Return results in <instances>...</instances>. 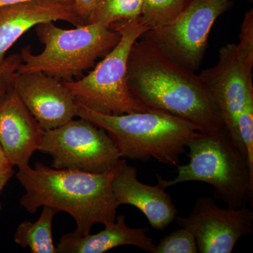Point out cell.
Instances as JSON below:
<instances>
[{"mask_svg":"<svg viewBox=\"0 0 253 253\" xmlns=\"http://www.w3.org/2000/svg\"><path fill=\"white\" fill-rule=\"evenodd\" d=\"M127 83L146 107L181 118L199 132L211 134L224 126L199 76L169 59L144 35L129 53Z\"/></svg>","mask_w":253,"mask_h":253,"instance_id":"6da1fadb","label":"cell"},{"mask_svg":"<svg viewBox=\"0 0 253 253\" xmlns=\"http://www.w3.org/2000/svg\"><path fill=\"white\" fill-rule=\"evenodd\" d=\"M111 172L90 173L55 169L41 163L36 167H18L16 177L26 190L20 205L30 213L49 206L71 214L83 235L90 234L96 224L106 226L116 220L119 207L111 182Z\"/></svg>","mask_w":253,"mask_h":253,"instance_id":"7a4b0ae2","label":"cell"},{"mask_svg":"<svg viewBox=\"0 0 253 253\" xmlns=\"http://www.w3.org/2000/svg\"><path fill=\"white\" fill-rule=\"evenodd\" d=\"M76 116L107 131L121 158L142 162L153 158L178 166L186 144L198 133L191 123L157 110L106 115L77 104Z\"/></svg>","mask_w":253,"mask_h":253,"instance_id":"3957f363","label":"cell"},{"mask_svg":"<svg viewBox=\"0 0 253 253\" xmlns=\"http://www.w3.org/2000/svg\"><path fill=\"white\" fill-rule=\"evenodd\" d=\"M186 148L189 163L176 166L177 174L171 180L157 174L158 185L167 189L180 183L201 181L212 185L214 197L228 208L253 205V169L225 126L211 134L198 131Z\"/></svg>","mask_w":253,"mask_h":253,"instance_id":"277c9868","label":"cell"},{"mask_svg":"<svg viewBox=\"0 0 253 253\" xmlns=\"http://www.w3.org/2000/svg\"><path fill=\"white\" fill-rule=\"evenodd\" d=\"M38 38L44 48L34 54L31 46L22 48L18 73H42L61 81H74L94 66L117 44L118 32L98 23L73 29H63L53 22L36 26Z\"/></svg>","mask_w":253,"mask_h":253,"instance_id":"5b68a950","label":"cell"},{"mask_svg":"<svg viewBox=\"0 0 253 253\" xmlns=\"http://www.w3.org/2000/svg\"><path fill=\"white\" fill-rule=\"evenodd\" d=\"M110 28L121 38L89 74L77 81H63L78 104L106 115L150 110L133 95L127 83V62L134 42L149 28L141 18L118 21Z\"/></svg>","mask_w":253,"mask_h":253,"instance_id":"8992f818","label":"cell"},{"mask_svg":"<svg viewBox=\"0 0 253 253\" xmlns=\"http://www.w3.org/2000/svg\"><path fill=\"white\" fill-rule=\"evenodd\" d=\"M38 151L51 156L55 169L96 174L113 170L121 158L107 131L81 118L45 131Z\"/></svg>","mask_w":253,"mask_h":253,"instance_id":"52a82bcc","label":"cell"},{"mask_svg":"<svg viewBox=\"0 0 253 253\" xmlns=\"http://www.w3.org/2000/svg\"><path fill=\"white\" fill-rule=\"evenodd\" d=\"M232 6L230 0H191L172 21L144 36L169 59L195 72L204 59L213 24Z\"/></svg>","mask_w":253,"mask_h":253,"instance_id":"ba28073f","label":"cell"},{"mask_svg":"<svg viewBox=\"0 0 253 253\" xmlns=\"http://www.w3.org/2000/svg\"><path fill=\"white\" fill-rule=\"evenodd\" d=\"M199 76L233 140L247 156L240 141L237 121L248 96L253 92V68L240 58L236 44H228L219 50L217 64Z\"/></svg>","mask_w":253,"mask_h":253,"instance_id":"9c48e42d","label":"cell"},{"mask_svg":"<svg viewBox=\"0 0 253 253\" xmlns=\"http://www.w3.org/2000/svg\"><path fill=\"white\" fill-rule=\"evenodd\" d=\"M175 220L194 234L200 253H232L241 238L253 232L252 210L223 209L210 197L196 200L189 215Z\"/></svg>","mask_w":253,"mask_h":253,"instance_id":"30bf717a","label":"cell"},{"mask_svg":"<svg viewBox=\"0 0 253 253\" xmlns=\"http://www.w3.org/2000/svg\"><path fill=\"white\" fill-rule=\"evenodd\" d=\"M14 88L44 130L55 129L76 116L77 103L63 81L42 73H17Z\"/></svg>","mask_w":253,"mask_h":253,"instance_id":"8fae6325","label":"cell"},{"mask_svg":"<svg viewBox=\"0 0 253 253\" xmlns=\"http://www.w3.org/2000/svg\"><path fill=\"white\" fill-rule=\"evenodd\" d=\"M44 132L12 86L0 98V145L9 164L29 166Z\"/></svg>","mask_w":253,"mask_h":253,"instance_id":"7c38bea8","label":"cell"},{"mask_svg":"<svg viewBox=\"0 0 253 253\" xmlns=\"http://www.w3.org/2000/svg\"><path fill=\"white\" fill-rule=\"evenodd\" d=\"M111 186L119 206L130 205L137 208L154 229L164 230L177 217V209L166 189L141 182L136 168L125 160H120L116 166Z\"/></svg>","mask_w":253,"mask_h":253,"instance_id":"4fadbf2b","label":"cell"},{"mask_svg":"<svg viewBox=\"0 0 253 253\" xmlns=\"http://www.w3.org/2000/svg\"><path fill=\"white\" fill-rule=\"evenodd\" d=\"M66 21L76 27L85 24L74 3L36 0L0 8V65L5 54L31 28L43 23Z\"/></svg>","mask_w":253,"mask_h":253,"instance_id":"5bb4252c","label":"cell"},{"mask_svg":"<svg viewBox=\"0 0 253 253\" xmlns=\"http://www.w3.org/2000/svg\"><path fill=\"white\" fill-rule=\"evenodd\" d=\"M97 234L83 235L76 230L63 234L56 246L57 253H104L123 246H132L146 252L154 253L156 244L146 233L149 227L130 228L126 225V216L104 226Z\"/></svg>","mask_w":253,"mask_h":253,"instance_id":"9a60e30c","label":"cell"},{"mask_svg":"<svg viewBox=\"0 0 253 253\" xmlns=\"http://www.w3.org/2000/svg\"><path fill=\"white\" fill-rule=\"evenodd\" d=\"M59 212L54 208L43 206L39 219L35 222L23 221L14 234V241L32 253H57L52 236L53 219Z\"/></svg>","mask_w":253,"mask_h":253,"instance_id":"2e32d148","label":"cell"},{"mask_svg":"<svg viewBox=\"0 0 253 253\" xmlns=\"http://www.w3.org/2000/svg\"><path fill=\"white\" fill-rule=\"evenodd\" d=\"M143 0H97L89 23L109 27L118 21L141 17Z\"/></svg>","mask_w":253,"mask_h":253,"instance_id":"e0dca14e","label":"cell"},{"mask_svg":"<svg viewBox=\"0 0 253 253\" xmlns=\"http://www.w3.org/2000/svg\"><path fill=\"white\" fill-rule=\"evenodd\" d=\"M191 0H143L141 20L149 30L172 21Z\"/></svg>","mask_w":253,"mask_h":253,"instance_id":"ac0fdd59","label":"cell"},{"mask_svg":"<svg viewBox=\"0 0 253 253\" xmlns=\"http://www.w3.org/2000/svg\"><path fill=\"white\" fill-rule=\"evenodd\" d=\"M198 246L194 234L186 228L171 232L156 245L154 253H197Z\"/></svg>","mask_w":253,"mask_h":253,"instance_id":"d6986e66","label":"cell"},{"mask_svg":"<svg viewBox=\"0 0 253 253\" xmlns=\"http://www.w3.org/2000/svg\"><path fill=\"white\" fill-rule=\"evenodd\" d=\"M240 42L236 44L239 56L248 66L253 68V10L245 15L239 34Z\"/></svg>","mask_w":253,"mask_h":253,"instance_id":"ffe728a7","label":"cell"},{"mask_svg":"<svg viewBox=\"0 0 253 253\" xmlns=\"http://www.w3.org/2000/svg\"><path fill=\"white\" fill-rule=\"evenodd\" d=\"M21 62V54H14L5 58L0 65V98L12 87Z\"/></svg>","mask_w":253,"mask_h":253,"instance_id":"44dd1931","label":"cell"},{"mask_svg":"<svg viewBox=\"0 0 253 253\" xmlns=\"http://www.w3.org/2000/svg\"><path fill=\"white\" fill-rule=\"evenodd\" d=\"M97 0H74L75 7L84 23H89Z\"/></svg>","mask_w":253,"mask_h":253,"instance_id":"7402d4cb","label":"cell"},{"mask_svg":"<svg viewBox=\"0 0 253 253\" xmlns=\"http://www.w3.org/2000/svg\"><path fill=\"white\" fill-rule=\"evenodd\" d=\"M14 171L13 166H9L7 167L0 169V194L4 189L5 186L7 184L9 179L14 175ZM1 209V204L0 203V211Z\"/></svg>","mask_w":253,"mask_h":253,"instance_id":"603a6c76","label":"cell"},{"mask_svg":"<svg viewBox=\"0 0 253 253\" xmlns=\"http://www.w3.org/2000/svg\"><path fill=\"white\" fill-rule=\"evenodd\" d=\"M36 1V0H0V8L5 6H9V5L19 4V3L27 2V1ZM56 1L71 3V4L74 3V0H56Z\"/></svg>","mask_w":253,"mask_h":253,"instance_id":"cb8c5ba5","label":"cell"},{"mask_svg":"<svg viewBox=\"0 0 253 253\" xmlns=\"http://www.w3.org/2000/svg\"><path fill=\"white\" fill-rule=\"evenodd\" d=\"M9 166H11V165L9 164L7 158L5 156L4 151H3L2 148H1V145H0V169H3V168L7 167Z\"/></svg>","mask_w":253,"mask_h":253,"instance_id":"d4e9b609","label":"cell"}]
</instances>
